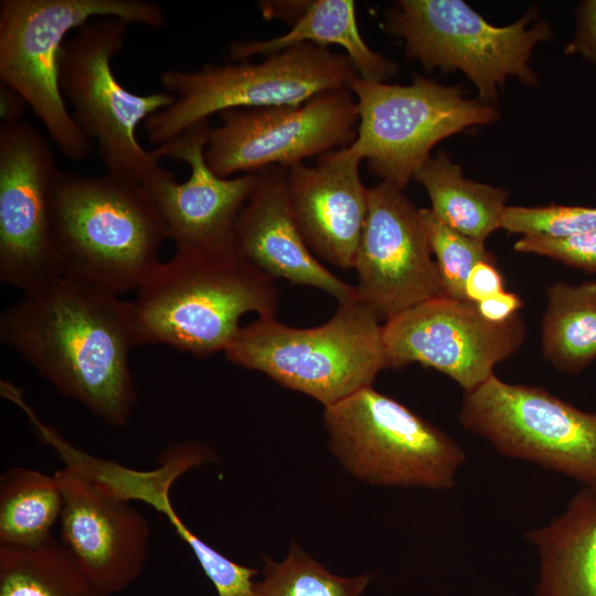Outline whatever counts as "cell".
I'll list each match as a JSON object with an SVG mask.
<instances>
[{
  "label": "cell",
  "instance_id": "1",
  "mask_svg": "<svg viewBox=\"0 0 596 596\" xmlns=\"http://www.w3.org/2000/svg\"><path fill=\"white\" fill-rule=\"evenodd\" d=\"M0 340L107 425L129 423L137 404L130 301L58 277L2 311Z\"/></svg>",
  "mask_w": 596,
  "mask_h": 596
},
{
  "label": "cell",
  "instance_id": "2",
  "mask_svg": "<svg viewBox=\"0 0 596 596\" xmlns=\"http://www.w3.org/2000/svg\"><path fill=\"white\" fill-rule=\"evenodd\" d=\"M279 291L274 278L232 244L175 249L130 300L136 344H162L196 358L225 351L241 318H275Z\"/></svg>",
  "mask_w": 596,
  "mask_h": 596
},
{
  "label": "cell",
  "instance_id": "3",
  "mask_svg": "<svg viewBox=\"0 0 596 596\" xmlns=\"http://www.w3.org/2000/svg\"><path fill=\"white\" fill-rule=\"evenodd\" d=\"M51 232L60 277L118 296L151 276L170 240L149 190L111 171L100 177L60 171Z\"/></svg>",
  "mask_w": 596,
  "mask_h": 596
},
{
  "label": "cell",
  "instance_id": "4",
  "mask_svg": "<svg viewBox=\"0 0 596 596\" xmlns=\"http://www.w3.org/2000/svg\"><path fill=\"white\" fill-rule=\"evenodd\" d=\"M358 297L312 328H292L275 318L242 326L224 351L241 368L330 406L366 386L390 364L383 324Z\"/></svg>",
  "mask_w": 596,
  "mask_h": 596
},
{
  "label": "cell",
  "instance_id": "5",
  "mask_svg": "<svg viewBox=\"0 0 596 596\" xmlns=\"http://www.w3.org/2000/svg\"><path fill=\"white\" fill-rule=\"evenodd\" d=\"M97 18L149 28L164 24L162 9L145 0H1L0 78L18 92L70 160H83L92 141L67 110L58 81L66 35Z\"/></svg>",
  "mask_w": 596,
  "mask_h": 596
},
{
  "label": "cell",
  "instance_id": "6",
  "mask_svg": "<svg viewBox=\"0 0 596 596\" xmlns=\"http://www.w3.org/2000/svg\"><path fill=\"white\" fill-rule=\"evenodd\" d=\"M359 74L344 53L301 43L265 56L196 71L160 75L173 103L145 121L148 140L160 146L210 116L234 108L299 105L321 92L349 87Z\"/></svg>",
  "mask_w": 596,
  "mask_h": 596
},
{
  "label": "cell",
  "instance_id": "7",
  "mask_svg": "<svg viewBox=\"0 0 596 596\" xmlns=\"http://www.w3.org/2000/svg\"><path fill=\"white\" fill-rule=\"evenodd\" d=\"M383 26L404 41L408 58L426 71H460L476 87L477 98L492 105L511 77L539 85L530 61L535 46L553 34L535 9L497 26L461 0H398L385 12Z\"/></svg>",
  "mask_w": 596,
  "mask_h": 596
},
{
  "label": "cell",
  "instance_id": "8",
  "mask_svg": "<svg viewBox=\"0 0 596 596\" xmlns=\"http://www.w3.org/2000/svg\"><path fill=\"white\" fill-rule=\"evenodd\" d=\"M128 25L118 18H97L77 29L62 46L58 81L73 118L96 141L107 171L150 190L174 173L162 169L153 152L140 145L137 129L170 106L174 96L164 89L138 95L117 81L111 61L124 47Z\"/></svg>",
  "mask_w": 596,
  "mask_h": 596
},
{
  "label": "cell",
  "instance_id": "9",
  "mask_svg": "<svg viewBox=\"0 0 596 596\" xmlns=\"http://www.w3.org/2000/svg\"><path fill=\"white\" fill-rule=\"evenodd\" d=\"M323 422L331 453L371 485L450 489L466 459L445 432L372 386L323 407Z\"/></svg>",
  "mask_w": 596,
  "mask_h": 596
},
{
  "label": "cell",
  "instance_id": "10",
  "mask_svg": "<svg viewBox=\"0 0 596 596\" xmlns=\"http://www.w3.org/2000/svg\"><path fill=\"white\" fill-rule=\"evenodd\" d=\"M349 88L359 124L348 151L364 160L381 182L403 191L439 141L500 117L496 105L466 98L460 86L417 74L407 85L358 77Z\"/></svg>",
  "mask_w": 596,
  "mask_h": 596
},
{
  "label": "cell",
  "instance_id": "11",
  "mask_svg": "<svg viewBox=\"0 0 596 596\" xmlns=\"http://www.w3.org/2000/svg\"><path fill=\"white\" fill-rule=\"evenodd\" d=\"M458 418L501 455L596 488V413L581 411L542 387L507 383L493 374L465 391Z\"/></svg>",
  "mask_w": 596,
  "mask_h": 596
},
{
  "label": "cell",
  "instance_id": "12",
  "mask_svg": "<svg viewBox=\"0 0 596 596\" xmlns=\"http://www.w3.org/2000/svg\"><path fill=\"white\" fill-rule=\"evenodd\" d=\"M211 127L205 160L221 178L267 167L289 169L345 148L356 136V100L349 87L321 92L299 105L234 108Z\"/></svg>",
  "mask_w": 596,
  "mask_h": 596
},
{
  "label": "cell",
  "instance_id": "13",
  "mask_svg": "<svg viewBox=\"0 0 596 596\" xmlns=\"http://www.w3.org/2000/svg\"><path fill=\"white\" fill-rule=\"evenodd\" d=\"M49 139L21 121L0 126V280L23 295L60 277L51 200L58 174Z\"/></svg>",
  "mask_w": 596,
  "mask_h": 596
},
{
  "label": "cell",
  "instance_id": "14",
  "mask_svg": "<svg viewBox=\"0 0 596 596\" xmlns=\"http://www.w3.org/2000/svg\"><path fill=\"white\" fill-rule=\"evenodd\" d=\"M525 331L520 312L504 322H491L477 304L443 296L387 319L383 344L391 369L417 362L470 391L521 348Z\"/></svg>",
  "mask_w": 596,
  "mask_h": 596
},
{
  "label": "cell",
  "instance_id": "15",
  "mask_svg": "<svg viewBox=\"0 0 596 596\" xmlns=\"http://www.w3.org/2000/svg\"><path fill=\"white\" fill-rule=\"evenodd\" d=\"M353 268L356 297L380 320L445 296L421 209L403 190L386 182L369 189Z\"/></svg>",
  "mask_w": 596,
  "mask_h": 596
},
{
  "label": "cell",
  "instance_id": "16",
  "mask_svg": "<svg viewBox=\"0 0 596 596\" xmlns=\"http://www.w3.org/2000/svg\"><path fill=\"white\" fill-rule=\"evenodd\" d=\"M54 476L63 496L61 542L103 596L124 592L145 567L148 520L131 502L67 466Z\"/></svg>",
  "mask_w": 596,
  "mask_h": 596
},
{
  "label": "cell",
  "instance_id": "17",
  "mask_svg": "<svg viewBox=\"0 0 596 596\" xmlns=\"http://www.w3.org/2000/svg\"><path fill=\"white\" fill-rule=\"evenodd\" d=\"M210 129L209 120L196 123L152 151L159 161L169 158L190 167L184 182L173 174L149 190L175 249H210L235 242L237 216L256 183V172L221 178L209 168Z\"/></svg>",
  "mask_w": 596,
  "mask_h": 596
},
{
  "label": "cell",
  "instance_id": "18",
  "mask_svg": "<svg viewBox=\"0 0 596 596\" xmlns=\"http://www.w3.org/2000/svg\"><path fill=\"white\" fill-rule=\"evenodd\" d=\"M361 159L340 148L287 169L294 219L312 254L343 269L353 268L368 213Z\"/></svg>",
  "mask_w": 596,
  "mask_h": 596
},
{
  "label": "cell",
  "instance_id": "19",
  "mask_svg": "<svg viewBox=\"0 0 596 596\" xmlns=\"http://www.w3.org/2000/svg\"><path fill=\"white\" fill-rule=\"evenodd\" d=\"M234 236L241 252L273 278L318 288L339 304L356 297L355 287L328 270L307 246L290 209L285 168L273 166L256 172Z\"/></svg>",
  "mask_w": 596,
  "mask_h": 596
},
{
  "label": "cell",
  "instance_id": "20",
  "mask_svg": "<svg viewBox=\"0 0 596 596\" xmlns=\"http://www.w3.org/2000/svg\"><path fill=\"white\" fill-rule=\"evenodd\" d=\"M525 540L540 557L534 596H596V488L583 486L565 511Z\"/></svg>",
  "mask_w": 596,
  "mask_h": 596
},
{
  "label": "cell",
  "instance_id": "21",
  "mask_svg": "<svg viewBox=\"0 0 596 596\" xmlns=\"http://www.w3.org/2000/svg\"><path fill=\"white\" fill-rule=\"evenodd\" d=\"M58 456L65 466L84 475L106 492L129 502L142 501L162 513L191 551L201 543L202 540L173 509L170 489L181 475L211 458L212 453L206 446L196 441L172 445L162 453L159 466L150 470H137L94 457L68 441L61 446Z\"/></svg>",
  "mask_w": 596,
  "mask_h": 596
},
{
  "label": "cell",
  "instance_id": "22",
  "mask_svg": "<svg viewBox=\"0 0 596 596\" xmlns=\"http://www.w3.org/2000/svg\"><path fill=\"white\" fill-rule=\"evenodd\" d=\"M301 43L341 46L359 77L366 81L385 82L398 71L396 63L373 51L364 41L352 0H311L288 32L267 40L233 42L227 49V60L241 62L255 55L267 56Z\"/></svg>",
  "mask_w": 596,
  "mask_h": 596
},
{
  "label": "cell",
  "instance_id": "23",
  "mask_svg": "<svg viewBox=\"0 0 596 596\" xmlns=\"http://www.w3.org/2000/svg\"><path fill=\"white\" fill-rule=\"evenodd\" d=\"M430 200V211L453 230L478 241L501 228L509 192L469 180L450 156L440 151L429 157L413 177Z\"/></svg>",
  "mask_w": 596,
  "mask_h": 596
},
{
  "label": "cell",
  "instance_id": "24",
  "mask_svg": "<svg viewBox=\"0 0 596 596\" xmlns=\"http://www.w3.org/2000/svg\"><path fill=\"white\" fill-rule=\"evenodd\" d=\"M542 351L557 370L577 374L596 359V281L546 289Z\"/></svg>",
  "mask_w": 596,
  "mask_h": 596
},
{
  "label": "cell",
  "instance_id": "25",
  "mask_svg": "<svg viewBox=\"0 0 596 596\" xmlns=\"http://www.w3.org/2000/svg\"><path fill=\"white\" fill-rule=\"evenodd\" d=\"M63 496L54 475L15 466L0 479V545L35 546L52 538Z\"/></svg>",
  "mask_w": 596,
  "mask_h": 596
},
{
  "label": "cell",
  "instance_id": "26",
  "mask_svg": "<svg viewBox=\"0 0 596 596\" xmlns=\"http://www.w3.org/2000/svg\"><path fill=\"white\" fill-rule=\"evenodd\" d=\"M0 596H103L53 536L35 546L0 545Z\"/></svg>",
  "mask_w": 596,
  "mask_h": 596
},
{
  "label": "cell",
  "instance_id": "27",
  "mask_svg": "<svg viewBox=\"0 0 596 596\" xmlns=\"http://www.w3.org/2000/svg\"><path fill=\"white\" fill-rule=\"evenodd\" d=\"M372 577L336 575L292 542L284 561L265 557L263 578L254 583L252 596H361Z\"/></svg>",
  "mask_w": 596,
  "mask_h": 596
},
{
  "label": "cell",
  "instance_id": "28",
  "mask_svg": "<svg viewBox=\"0 0 596 596\" xmlns=\"http://www.w3.org/2000/svg\"><path fill=\"white\" fill-rule=\"evenodd\" d=\"M429 246L443 280L445 296L467 300L465 283L480 262L496 264L485 242L468 237L443 223L430 209H421Z\"/></svg>",
  "mask_w": 596,
  "mask_h": 596
},
{
  "label": "cell",
  "instance_id": "29",
  "mask_svg": "<svg viewBox=\"0 0 596 596\" xmlns=\"http://www.w3.org/2000/svg\"><path fill=\"white\" fill-rule=\"evenodd\" d=\"M501 228L522 236L566 237L596 228V207L507 205L501 216Z\"/></svg>",
  "mask_w": 596,
  "mask_h": 596
},
{
  "label": "cell",
  "instance_id": "30",
  "mask_svg": "<svg viewBox=\"0 0 596 596\" xmlns=\"http://www.w3.org/2000/svg\"><path fill=\"white\" fill-rule=\"evenodd\" d=\"M513 248L519 253L550 257L571 267L596 273V228L561 238L522 236Z\"/></svg>",
  "mask_w": 596,
  "mask_h": 596
},
{
  "label": "cell",
  "instance_id": "31",
  "mask_svg": "<svg viewBox=\"0 0 596 596\" xmlns=\"http://www.w3.org/2000/svg\"><path fill=\"white\" fill-rule=\"evenodd\" d=\"M575 31L564 49L596 67V0L581 1L575 10Z\"/></svg>",
  "mask_w": 596,
  "mask_h": 596
},
{
  "label": "cell",
  "instance_id": "32",
  "mask_svg": "<svg viewBox=\"0 0 596 596\" xmlns=\"http://www.w3.org/2000/svg\"><path fill=\"white\" fill-rule=\"evenodd\" d=\"M503 290V277L496 264L491 263H478L470 270L465 283L466 299L475 304Z\"/></svg>",
  "mask_w": 596,
  "mask_h": 596
},
{
  "label": "cell",
  "instance_id": "33",
  "mask_svg": "<svg viewBox=\"0 0 596 596\" xmlns=\"http://www.w3.org/2000/svg\"><path fill=\"white\" fill-rule=\"evenodd\" d=\"M481 316L491 322H504L522 308L521 298L505 290L490 296L477 304Z\"/></svg>",
  "mask_w": 596,
  "mask_h": 596
},
{
  "label": "cell",
  "instance_id": "34",
  "mask_svg": "<svg viewBox=\"0 0 596 596\" xmlns=\"http://www.w3.org/2000/svg\"><path fill=\"white\" fill-rule=\"evenodd\" d=\"M310 1H260L259 9L265 19H280L296 23L309 7Z\"/></svg>",
  "mask_w": 596,
  "mask_h": 596
},
{
  "label": "cell",
  "instance_id": "35",
  "mask_svg": "<svg viewBox=\"0 0 596 596\" xmlns=\"http://www.w3.org/2000/svg\"><path fill=\"white\" fill-rule=\"evenodd\" d=\"M28 103L14 89L0 84V118L2 124H18L24 114Z\"/></svg>",
  "mask_w": 596,
  "mask_h": 596
}]
</instances>
